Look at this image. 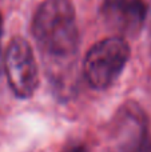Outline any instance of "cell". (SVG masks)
I'll use <instances>...</instances> for the list:
<instances>
[{
  "mask_svg": "<svg viewBox=\"0 0 151 152\" xmlns=\"http://www.w3.org/2000/svg\"><path fill=\"white\" fill-rule=\"evenodd\" d=\"M111 152H151V134L147 116L134 102L123 104L110 128Z\"/></svg>",
  "mask_w": 151,
  "mask_h": 152,
  "instance_id": "obj_3",
  "label": "cell"
},
{
  "mask_svg": "<svg viewBox=\"0 0 151 152\" xmlns=\"http://www.w3.org/2000/svg\"><path fill=\"white\" fill-rule=\"evenodd\" d=\"M130 58V47L123 37L112 36L96 43L84 59V77L95 89H106L119 77Z\"/></svg>",
  "mask_w": 151,
  "mask_h": 152,
  "instance_id": "obj_2",
  "label": "cell"
},
{
  "mask_svg": "<svg viewBox=\"0 0 151 152\" xmlns=\"http://www.w3.org/2000/svg\"><path fill=\"white\" fill-rule=\"evenodd\" d=\"M1 32H3V19L1 15H0V37H1Z\"/></svg>",
  "mask_w": 151,
  "mask_h": 152,
  "instance_id": "obj_7",
  "label": "cell"
},
{
  "mask_svg": "<svg viewBox=\"0 0 151 152\" xmlns=\"http://www.w3.org/2000/svg\"><path fill=\"white\" fill-rule=\"evenodd\" d=\"M5 75L12 92L20 99L32 96L39 86V69L28 42L13 37L4 58Z\"/></svg>",
  "mask_w": 151,
  "mask_h": 152,
  "instance_id": "obj_4",
  "label": "cell"
},
{
  "mask_svg": "<svg viewBox=\"0 0 151 152\" xmlns=\"http://www.w3.org/2000/svg\"><path fill=\"white\" fill-rule=\"evenodd\" d=\"M62 152H88V151L83 144H71Z\"/></svg>",
  "mask_w": 151,
  "mask_h": 152,
  "instance_id": "obj_6",
  "label": "cell"
},
{
  "mask_svg": "<svg viewBox=\"0 0 151 152\" xmlns=\"http://www.w3.org/2000/svg\"><path fill=\"white\" fill-rule=\"evenodd\" d=\"M143 0H104L100 7L102 19L108 29L119 37H134L146 20Z\"/></svg>",
  "mask_w": 151,
  "mask_h": 152,
  "instance_id": "obj_5",
  "label": "cell"
},
{
  "mask_svg": "<svg viewBox=\"0 0 151 152\" xmlns=\"http://www.w3.org/2000/svg\"><path fill=\"white\" fill-rule=\"evenodd\" d=\"M32 34L50 60L68 63L79 44L75 10L68 0H47L35 12Z\"/></svg>",
  "mask_w": 151,
  "mask_h": 152,
  "instance_id": "obj_1",
  "label": "cell"
}]
</instances>
